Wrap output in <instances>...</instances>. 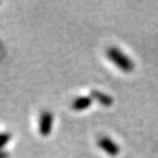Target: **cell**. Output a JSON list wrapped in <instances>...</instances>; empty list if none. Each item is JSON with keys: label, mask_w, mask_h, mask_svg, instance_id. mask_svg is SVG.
<instances>
[{"label": "cell", "mask_w": 158, "mask_h": 158, "mask_svg": "<svg viewBox=\"0 0 158 158\" xmlns=\"http://www.w3.org/2000/svg\"><path fill=\"white\" fill-rule=\"evenodd\" d=\"M91 103H93L91 97H80L74 100V102L72 103V108L75 111H82V110L87 109L91 105Z\"/></svg>", "instance_id": "cell-5"}, {"label": "cell", "mask_w": 158, "mask_h": 158, "mask_svg": "<svg viewBox=\"0 0 158 158\" xmlns=\"http://www.w3.org/2000/svg\"><path fill=\"white\" fill-rule=\"evenodd\" d=\"M98 146H99L104 152L112 157L117 156L120 153V148L118 145L116 144L112 139H110L109 137H106V135H103V137L99 138V140H98Z\"/></svg>", "instance_id": "cell-2"}, {"label": "cell", "mask_w": 158, "mask_h": 158, "mask_svg": "<svg viewBox=\"0 0 158 158\" xmlns=\"http://www.w3.org/2000/svg\"><path fill=\"white\" fill-rule=\"evenodd\" d=\"M53 116L50 112L45 111L41 114L40 121H39V131L42 135H48L52 131V127Z\"/></svg>", "instance_id": "cell-3"}, {"label": "cell", "mask_w": 158, "mask_h": 158, "mask_svg": "<svg viewBox=\"0 0 158 158\" xmlns=\"http://www.w3.org/2000/svg\"><path fill=\"white\" fill-rule=\"evenodd\" d=\"M106 53L110 61H111L116 67L119 68L121 71L126 72V73L134 71V69H135L134 62L129 59L128 56L123 53L119 48H117V47H115V46L109 47V48L107 49Z\"/></svg>", "instance_id": "cell-1"}, {"label": "cell", "mask_w": 158, "mask_h": 158, "mask_svg": "<svg viewBox=\"0 0 158 158\" xmlns=\"http://www.w3.org/2000/svg\"><path fill=\"white\" fill-rule=\"evenodd\" d=\"M9 138H10V135L8 134H0V148L7 143L9 141Z\"/></svg>", "instance_id": "cell-6"}, {"label": "cell", "mask_w": 158, "mask_h": 158, "mask_svg": "<svg viewBox=\"0 0 158 158\" xmlns=\"http://www.w3.org/2000/svg\"><path fill=\"white\" fill-rule=\"evenodd\" d=\"M90 97L93 100L99 102L100 104H102V105L105 106V107H110L113 104L112 97L108 96L107 94L101 93V91H99V90H93L90 93Z\"/></svg>", "instance_id": "cell-4"}]
</instances>
